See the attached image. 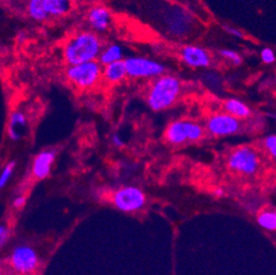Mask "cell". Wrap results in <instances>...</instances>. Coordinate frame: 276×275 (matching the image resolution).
<instances>
[{
	"label": "cell",
	"mask_w": 276,
	"mask_h": 275,
	"mask_svg": "<svg viewBox=\"0 0 276 275\" xmlns=\"http://www.w3.org/2000/svg\"><path fill=\"white\" fill-rule=\"evenodd\" d=\"M164 1H171V0H164Z\"/></svg>",
	"instance_id": "obj_30"
},
{
	"label": "cell",
	"mask_w": 276,
	"mask_h": 275,
	"mask_svg": "<svg viewBox=\"0 0 276 275\" xmlns=\"http://www.w3.org/2000/svg\"><path fill=\"white\" fill-rule=\"evenodd\" d=\"M8 238V230L4 228L3 226H1V228H0V244H1V247L4 244V241Z\"/></svg>",
	"instance_id": "obj_27"
},
{
	"label": "cell",
	"mask_w": 276,
	"mask_h": 275,
	"mask_svg": "<svg viewBox=\"0 0 276 275\" xmlns=\"http://www.w3.org/2000/svg\"><path fill=\"white\" fill-rule=\"evenodd\" d=\"M144 193L138 187L125 186L120 188L114 195V204L121 211L129 213L141 209L145 205Z\"/></svg>",
	"instance_id": "obj_7"
},
{
	"label": "cell",
	"mask_w": 276,
	"mask_h": 275,
	"mask_svg": "<svg viewBox=\"0 0 276 275\" xmlns=\"http://www.w3.org/2000/svg\"><path fill=\"white\" fill-rule=\"evenodd\" d=\"M14 167H16V161H10L6 166H4L3 171L1 172V176H0V187L3 188L4 185L7 184V182L9 181V178H10Z\"/></svg>",
	"instance_id": "obj_22"
},
{
	"label": "cell",
	"mask_w": 276,
	"mask_h": 275,
	"mask_svg": "<svg viewBox=\"0 0 276 275\" xmlns=\"http://www.w3.org/2000/svg\"><path fill=\"white\" fill-rule=\"evenodd\" d=\"M113 143L115 144L116 147H118V148H121V147H123V141H122V139H121L117 133L114 134L113 136Z\"/></svg>",
	"instance_id": "obj_28"
},
{
	"label": "cell",
	"mask_w": 276,
	"mask_h": 275,
	"mask_svg": "<svg viewBox=\"0 0 276 275\" xmlns=\"http://www.w3.org/2000/svg\"><path fill=\"white\" fill-rule=\"evenodd\" d=\"M27 123L26 116L21 112H13L10 116V123H9V127H12L14 129H17V127H24Z\"/></svg>",
	"instance_id": "obj_21"
},
{
	"label": "cell",
	"mask_w": 276,
	"mask_h": 275,
	"mask_svg": "<svg viewBox=\"0 0 276 275\" xmlns=\"http://www.w3.org/2000/svg\"><path fill=\"white\" fill-rule=\"evenodd\" d=\"M123 59V50L117 43H111V44L105 46L100 53L99 63L101 65H108L110 63H115L118 61H122Z\"/></svg>",
	"instance_id": "obj_16"
},
{
	"label": "cell",
	"mask_w": 276,
	"mask_h": 275,
	"mask_svg": "<svg viewBox=\"0 0 276 275\" xmlns=\"http://www.w3.org/2000/svg\"><path fill=\"white\" fill-rule=\"evenodd\" d=\"M55 160V152L43 151L38 154L33 162V174L39 180H44L51 172V166Z\"/></svg>",
	"instance_id": "obj_12"
},
{
	"label": "cell",
	"mask_w": 276,
	"mask_h": 275,
	"mask_svg": "<svg viewBox=\"0 0 276 275\" xmlns=\"http://www.w3.org/2000/svg\"><path fill=\"white\" fill-rule=\"evenodd\" d=\"M9 262L18 273H31L38 268L39 258L35 249L29 245H20L12 251Z\"/></svg>",
	"instance_id": "obj_9"
},
{
	"label": "cell",
	"mask_w": 276,
	"mask_h": 275,
	"mask_svg": "<svg viewBox=\"0 0 276 275\" xmlns=\"http://www.w3.org/2000/svg\"><path fill=\"white\" fill-rule=\"evenodd\" d=\"M263 146L270 156L276 160V134H271L263 140Z\"/></svg>",
	"instance_id": "obj_23"
},
{
	"label": "cell",
	"mask_w": 276,
	"mask_h": 275,
	"mask_svg": "<svg viewBox=\"0 0 276 275\" xmlns=\"http://www.w3.org/2000/svg\"><path fill=\"white\" fill-rule=\"evenodd\" d=\"M207 128L212 136L226 137L238 133L241 130V122L232 115L221 113L210 116L207 120Z\"/></svg>",
	"instance_id": "obj_8"
},
{
	"label": "cell",
	"mask_w": 276,
	"mask_h": 275,
	"mask_svg": "<svg viewBox=\"0 0 276 275\" xmlns=\"http://www.w3.org/2000/svg\"><path fill=\"white\" fill-rule=\"evenodd\" d=\"M181 59L184 64L194 69H202L210 65L209 53L200 46L186 45L181 50Z\"/></svg>",
	"instance_id": "obj_10"
},
{
	"label": "cell",
	"mask_w": 276,
	"mask_h": 275,
	"mask_svg": "<svg viewBox=\"0 0 276 275\" xmlns=\"http://www.w3.org/2000/svg\"><path fill=\"white\" fill-rule=\"evenodd\" d=\"M260 157L254 149L241 147L236 149L228 157V167L231 171L243 175H253L260 168Z\"/></svg>",
	"instance_id": "obj_4"
},
{
	"label": "cell",
	"mask_w": 276,
	"mask_h": 275,
	"mask_svg": "<svg viewBox=\"0 0 276 275\" xmlns=\"http://www.w3.org/2000/svg\"><path fill=\"white\" fill-rule=\"evenodd\" d=\"M45 11L51 17H62L72 9L71 0H44Z\"/></svg>",
	"instance_id": "obj_17"
},
{
	"label": "cell",
	"mask_w": 276,
	"mask_h": 275,
	"mask_svg": "<svg viewBox=\"0 0 276 275\" xmlns=\"http://www.w3.org/2000/svg\"><path fill=\"white\" fill-rule=\"evenodd\" d=\"M182 90V83L176 76L163 74L157 77L147 95L148 106L154 112H162L175 103Z\"/></svg>",
	"instance_id": "obj_2"
},
{
	"label": "cell",
	"mask_w": 276,
	"mask_h": 275,
	"mask_svg": "<svg viewBox=\"0 0 276 275\" xmlns=\"http://www.w3.org/2000/svg\"><path fill=\"white\" fill-rule=\"evenodd\" d=\"M128 76L131 79H157L165 73V66L143 56H130L124 60Z\"/></svg>",
	"instance_id": "obj_5"
},
{
	"label": "cell",
	"mask_w": 276,
	"mask_h": 275,
	"mask_svg": "<svg viewBox=\"0 0 276 275\" xmlns=\"http://www.w3.org/2000/svg\"><path fill=\"white\" fill-rule=\"evenodd\" d=\"M215 194H216L218 197H221L222 195L225 194V193H224V191L221 190V188H218V190H216V191H215Z\"/></svg>",
	"instance_id": "obj_29"
},
{
	"label": "cell",
	"mask_w": 276,
	"mask_h": 275,
	"mask_svg": "<svg viewBox=\"0 0 276 275\" xmlns=\"http://www.w3.org/2000/svg\"><path fill=\"white\" fill-rule=\"evenodd\" d=\"M28 13L32 20L44 21L47 19L48 14L44 8V0H29L28 2Z\"/></svg>",
	"instance_id": "obj_18"
},
{
	"label": "cell",
	"mask_w": 276,
	"mask_h": 275,
	"mask_svg": "<svg viewBox=\"0 0 276 275\" xmlns=\"http://www.w3.org/2000/svg\"><path fill=\"white\" fill-rule=\"evenodd\" d=\"M127 76L128 73L124 60L110 63V64L105 65L104 67L103 77L106 81H108L110 84L120 83V81H122Z\"/></svg>",
	"instance_id": "obj_13"
},
{
	"label": "cell",
	"mask_w": 276,
	"mask_h": 275,
	"mask_svg": "<svg viewBox=\"0 0 276 275\" xmlns=\"http://www.w3.org/2000/svg\"><path fill=\"white\" fill-rule=\"evenodd\" d=\"M104 69L99 61L85 62L77 65H69L66 77L77 88L87 89L95 87L103 77Z\"/></svg>",
	"instance_id": "obj_3"
},
{
	"label": "cell",
	"mask_w": 276,
	"mask_h": 275,
	"mask_svg": "<svg viewBox=\"0 0 276 275\" xmlns=\"http://www.w3.org/2000/svg\"><path fill=\"white\" fill-rule=\"evenodd\" d=\"M224 108L226 113L232 115L234 117L238 119L249 118L251 116V109L249 108V106L244 104L243 101L236 98H230L226 100L224 104Z\"/></svg>",
	"instance_id": "obj_15"
},
{
	"label": "cell",
	"mask_w": 276,
	"mask_h": 275,
	"mask_svg": "<svg viewBox=\"0 0 276 275\" xmlns=\"http://www.w3.org/2000/svg\"><path fill=\"white\" fill-rule=\"evenodd\" d=\"M87 20L95 31L104 32L111 25V13L105 6H95L87 14Z\"/></svg>",
	"instance_id": "obj_11"
},
{
	"label": "cell",
	"mask_w": 276,
	"mask_h": 275,
	"mask_svg": "<svg viewBox=\"0 0 276 275\" xmlns=\"http://www.w3.org/2000/svg\"><path fill=\"white\" fill-rule=\"evenodd\" d=\"M258 224L263 229L269 231H276V210H263L258 215Z\"/></svg>",
	"instance_id": "obj_19"
},
{
	"label": "cell",
	"mask_w": 276,
	"mask_h": 275,
	"mask_svg": "<svg viewBox=\"0 0 276 275\" xmlns=\"http://www.w3.org/2000/svg\"><path fill=\"white\" fill-rule=\"evenodd\" d=\"M204 136V130L199 124L187 120H177L168 125L165 138L172 144H183L187 141H197Z\"/></svg>",
	"instance_id": "obj_6"
},
{
	"label": "cell",
	"mask_w": 276,
	"mask_h": 275,
	"mask_svg": "<svg viewBox=\"0 0 276 275\" xmlns=\"http://www.w3.org/2000/svg\"><path fill=\"white\" fill-rule=\"evenodd\" d=\"M219 54L224 57L225 60L230 61L232 64L235 65H240L242 63V57L239 55V53L236 51H232L229 49H222L219 51Z\"/></svg>",
	"instance_id": "obj_20"
},
{
	"label": "cell",
	"mask_w": 276,
	"mask_h": 275,
	"mask_svg": "<svg viewBox=\"0 0 276 275\" xmlns=\"http://www.w3.org/2000/svg\"><path fill=\"white\" fill-rule=\"evenodd\" d=\"M26 201H27L26 197H24V196H19V197H17L16 199H14L13 206L16 207V208H22V207L26 205Z\"/></svg>",
	"instance_id": "obj_26"
},
{
	"label": "cell",
	"mask_w": 276,
	"mask_h": 275,
	"mask_svg": "<svg viewBox=\"0 0 276 275\" xmlns=\"http://www.w3.org/2000/svg\"><path fill=\"white\" fill-rule=\"evenodd\" d=\"M168 28L174 35H183L191 23L190 14L183 10H173L168 16Z\"/></svg>",
	"instance_id": "obj_14"
},
{
	"label": "cell",
	"mask_w": 276,
	"mask_h": 275,
	"mask_svg": "<svg viewBox=\"0 0 276 275\" xmlns=\"http://www.w3.org/2000/svg\"><path fill=\"white\" fill-rule=\"evenodd\" d=\"M104 49L100 38L89 31L79 32L66 42L63 56L66 64L77 65L97 61Z\"/></svg>",
	"instance_id": "obj_1"
},
{
	"label": "cell",
	"mask_w": 276,
	"mask_h": 275,
	"mask_svg": "<svg viewBox=\"0 0 276 275\" xmlns=\"http://www.w3.org/2000/svg\"><path fill=\"white\" fill-rule=\"evenodd\" d=\"M225 30L226 32L228 33V35L232 36V37H236V38H242L243 35H242V32L238 29H236L234 27H225Z\"/></svg>",
	"instance_id": "obj_25"
},
{
	"label": "cell",
	"mask_w": 276,
	"mask_h": 275,
	"mask_svg": "<svg viewBox=\"0 0 276 275\" xmlns=\"http://www.w3.org/2000/svg\"><path fill=\"white\" fill-rule=\"evenodd\" d=\"M261 57H262V61L266 64H271V63H273L275 61V54L274 52L269 49V47H266L262 52H261Z\"/></svg>",
	"instance_id": "obj_24"
}]
</instances>
